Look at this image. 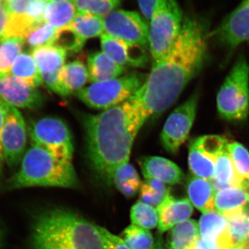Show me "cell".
<instances>
[{"instance_id": "obj_34", "label": "cell", "mask_w": 249, "mask_h": 249, "mask_svg": "<svg viewBox=\"0 0 249 249\" xmlns=\"http://www.w3.org/2000/svg\"><path fill=\"white\" fill-rule=\"evenodd\" d=\"M167 184L157 179L145 180L140 188L141 201L158 207L170 196V190Z\"/></svg>"}, {"instance_id": "obj_6", "label": "cell", "mask_w": 249, "mask_h": 249, "mask_svg": "<svg viewBox=\"0 0 249 249\" xmlns=\"http://www.w3.org/2000/svg\"><path fill=\"white\" fill-rule=\"evenodd\" d=\"M218 112L228 121H242L249 113V66L244 57L236 61L217 97Z\"/></svg>"}, {"instance_id": "obj_31", "label": "cell", "mask_w": 249, "mask_h": 249, "mask_svg": "<svg viewBox=\"0 0 249 249\" xmlns=\"http://www.w3.org/2000/svg\"><path fill=\"white\" fill-rule=\"evenodd\" d=\"M237 180L242 188H249V152L242 144L233 142L228 145Z\"/></svg>"}, {"instance_id": "obj_39", "label": "cell", "mask_w": 249, "mask_h": 249, "mask_svg": "<svg viewBox=\"0 0 249 249\" xmlns=\"http://www.w3.org/2000/svg\"><path fill=\"white\" fill-rule=\"evenodd\" d=\"M102 237L105 249H131L124 243L123 239L108 231L104 228L98 227Z\"/></svg>"}, {"instance_id": "obj_35", "label": "cell", "mask_w": 249, "mask_h": 249, "mask_svg": "<svg viewBox=\"0 0 249 249\" xmlns=\"http://www.w3.org/2000/svg\"><path fill=\"white\" fill-rule=\"evenodd\" d=\"M132 224L150 230L158 226L157 209L139 201L132 206L130 212Z\"/></svg>"}, {"instance_id": "obj_4", "label": "cell", "mask_w": 249, "mask_h": 249, "mask_svg": "<svg viewBox=\"0 0 249 249\" xmlns=\"http://www.w3.org/2000/svg\"><path fill=\"white\" fill-rule=\"evenodd\" d=\"M78 178L71 161L58 160L38 145L31 143L19 169L8 180V190L30 187L76 188Z\"/></svg>"}, {"instance_id": "obj_46", "label": "cell", "mask_w": 249, "mask_h": 249, "mask_svg": "<svg viewBox=\"0 0 249 249\" xmlns=\"http://www.w3.org/2000/svg\"><path fill=\"white\" fill-rule=\"evenodd\" d=\"M150 249H170L169 247H168L163 241L162 240V239L160 237H159L157 240L154 242V245L152 246V247Z\"/></svg>"}, {"instance_id": "obj_28", "label": "cell", "mask_w": 249, "mask_h": 249, "mask_svg": "<svg viewBox=\"0 0 249 249\" xmlns=\"http://www.w3.org/2000/svg\"><path fill=\"white\" fill-rule=\"evenodd\" d=\"M11 73L34 88L43 83L40 70L31 54H19L13 63Z\"/></svg>"}, {"instance_id": "obj_2", "label": "cell", "mask_w": 249, "mask_h": 249, "mask_svg": "<svg viewBox=\"0 0 249 249\" xmlns=\"http://www.w3.org/2000/svg\"><path fill=\"white\" fill-rule=\"evenodd\" d=\"M148 118L134 96L99 114L85 116L90 163L105 181L111 183L116 170L128 163L134 139Z\"/></svg>"}, {"instance_id": "obj_41", "label": "cell", "mask_w": 249, "mask_h": 249, "mask_svg": "<svg viewBox=\"0 0 249 249\" xmlns=\"http://www.w3.org/2000/svg\"><path fill=\"white\" fill-rule=\"evenodd\" d=\"M31 0H4L5 9L9 15L23 14L27 11Z\"/></svg>"}, {"instance_id": "obj_24", "label": "cell", "mask_w": 249, "mask_h": 249, "mask_svg": "<svg viewBox=\"0 0 249 249\" xmlns=\"http://www.w3.org/2000/svg\"><path fill=\"white\" fill-rule=\"evenodd\" d=\"M249 204V190L242 188H227L216 192L214 209L222 215L234 210L247 207Z\"/></svg>"}, {"instance_id": "obj_22", "label": "cell", "mask_w": 249, "mask_h": 249, "mask_svg": "<svg viewBox=\"0 0 249 249\" xmlns=\"http://www.w3.org/2000/svg\"><path fill=\"white\" fill-rule=\"evenodd\" d=\"M78 14L75 0H53L46 6L44 21L55 29L70 25Z\"/></svg>"}, {"instance_id": "obj_23", "label": "cell", "mask_w": 249, "mask_h": 249, "mask_svg": "<svg viewBox=\"0 0 249 249\" xmlns=\"http://www.w3.org/2000/svg\"><path fill=\"white\" fill-rule=\"evenodd\" d=\"M67 52L58 45H49L32 49L34 58L41 75L60 71L65 65Z\"/></svg>"}, {"instance_id": "obj_40", "label": "cell", "mask_w": 249, "mask_h": 249, "mask_svg": "<svg viewBox=\"0 0 249 249\" xmlns=\"http://www.w3.org/2000/svg\"><path fill=\"white\" fill-rule=\"evenodd\" d=\"M47 4V3L39 0H31L26 11V14L35 22H43Z\"/></svg>"}, {"instance_id": "obj_10", "label": "cell", "mask_w": 249, "mask_h": 249, "mask_svg": "<svg viewBox=\"0 0 249 249\" xmlns=\"http://www.w3.org/2000/svg\"><path fill=\"white\" fill-rule=\"evenodd\" d=\"M103 22L104 34L144 48L148 45L149 27L138 13L117 10L103 18Z\"/></svg>"}, {"instance_id": "obj_49", "label": "cell", "mask_w": 249, "mask_h": 249, "mask_svg": "<svg viewBox=\"0 0 249 249\" xmlns=\"http://www.w3.org/2000/svg\"><path fill=\"white\" fill-rule=\"evenodd\" d=\"M39 1H44V2H45V3H47V4H48L49 2H50V1H53V0H39Z\"/></svg>"}, {"instance_id": "obj_42", "label": "cell", "mask_w": 249, "mask_h": 249, "mask_svg": "<svg viewBox=\"0 0 249 249\" xmlns=\"http://www.w3.org/2000/svg\"><path fill=\"white\" fill-rule=\"evenodd\" d=\"M8 107H9V104L5 103L0 98V178L2 176L5 161L4 152H3L2 145H1V132H2L6 114H7Z\"/></svg>"}, {"instance_id": "obj_32", "label": "cell", "mask_w": 249, "mask_h": 249, "mask_svg": "<svg viewBox=\"0 0 249 249\" xmlns=\"http://www.w3.org/2000/svg\"><path fill=\"white\" fill-rule=\"evenodd\" d=\"M24 37H6L0 42V76L11 73L14 60L22 52Z\"/></svg>"}, {"instance_id": "obj_18", "label": "cell", "mask_w": 249, "mask_h": 249, "mask_svg": "<svg viewBox=\"0 0 249 249\" xmlns=\"http://www.w3.org/2000/svg\"><path fill=\"white\" fill-rule=\"evenodd\" d=\"M199 229L201 238L215 242L221 249L232 248L229 223L217 211H210L203 214L199 221Z\"/></svg>"}, {"instance_id": "obj_27", "label": "cell", "mask_w": 249, "mask_h": 249, "mask_svg": "<svg viewBox=\"0 0 249 249\" xmlns=\"http://www.w3.org/2000/svg\"><path fill=\"white\" fill-rule=\"evenodd\" d=\"M199 229L193 219H187L172 229L169 237L170 249H192L199 238Z\"/></svg>"}, {"instance_id": "obj_26", "label": "cell", "mask_w": 249, "mask_h": 249, "mask_svg": "<svg viewBox=\"0 0 249 249\" xmlns=\"http://www.w3.org/2000/svg\"><path fill=\"white\" fill-rule=\"evenodd\" d=\"M63 88L70 93L78 92L89 81V72L84 63L80 60L65 64L60 75Z\"/></svg>"}, {"instance_id": "obj_47", "label": "cell", "mask_w": 249, "mask_h": 249, "mask_svg": "<svg viewBox=\"0 0 249 249\" xmlns=\"http://www.w3.org/2000/svg\"><path fill=\"white\" fill-rule=\"evenodd\" d=\"M4 231H3L2 228L0 226V248H1V246L3 245V243H4Z\"/></svg>"}, {"instance_id": "obj_33", "label": "cell", "mask_w": 249, "mask_h": 249, "mask_svg": "<svg viewBox=\"0 0 249 249\" xmlns=\"http://www.w3.org/2000/svg\"><path fill=\"white\" fill-rule=\"evenodd\" d=\"M58 30L43 22L36 24L24 36V42L31 49L55 45Z\"/></svg>"}, {"instance_id": "obj_13", "label": "cell", "mask_w": 249, "mask_h": 249, "mask_svg": "<svg viewBox=\"0 0 249 249\" xmlns=\"http://www.w3.org/2000/svg\"><path fill=\"white\" fill-rule=\"evenodd\" d=\"M211 37L231 49L249 41V0H243L215 30L210 32Z\"/></svg>"}, {"instance_id": "obj_37", "label": "cell", "mask_w": 249, "mask_h": 249, "mask_svg": "<svg viewBox=\"0 0 249 249\" xmlns=\"http://www.w3.org/2000/svg\"><path fill=\"white\" fill-rule=\"evenodd\" d=\"M121 0H75L78 13L106 17L120 4Z\"/></svg>"}, {"instance_id": "obj_3", "label": "cell", "mask_w": 249, "mask_h": 249, "mask_svg": "<svg viewBox=\"0 0 249 249\" xmlns=\"http://www.w3.org/2000/svg\"><path fill=\"white\" fill-rule=\"evenodd\" d=\"M32 249H105L98 227L64 209L37 214L31 227Z\"/></svg>"}, {"instance_id": "obj_30", "label": "cell", "mask_w": 249, "mask_h": 249, "mask_svg": "<svg viewBox=\"0 0 249 249\" xmlns=\"http://www.w3.org/2000/svg\"><path fill=\"white\" fill-rule=\"evenodd\" d=\"M111 183H114L116 188L127 197L135 196L142 186L137 170L129 163L116 170Z\"/></svg>"}, {"instance_id": "obj_48", "label": "cell", "mask_w": 249, "mask_h": 249, "mask_svg": "<svg viewBox=\"0 0 249 249\" xmlns=\"http://www.w3.org/2000/svg\"><path fill=\"white\" fill-rule=\"evenodd\" d=\"M230 249H249V243L243 245L236 246V247H232Z\"/></svg>"}, {"instance_id": "obj_50", "label": "cell", "mask_w": 249, "mask_h": 249, "mask_svg": "<svg viewBox=\"0 0 249 249\" xmlns=\"http://www.w3.org/2000/svg\"><path fill=\"white\" fill-rule=\"evenodd\" d=\"M4 1V0H0V4H1V3H2V2H1V1Z\"/></svg>"}, {"instance_id": "obj_38", "label": "cell", "mask_w": 249, "mask_h": 249, "mask_svg": "<svg viewBox=\"0 0 249 249\" xmlns=\"http://www.w3.org/2000/svg\"><path fill=\"white\" fill-rule=\"evenodd\" d=\"M57 30L58 35L55 45L62 47L67 52H78L81 50L85 45V41L78 36L70 24Z\"/></svg>"}, {"instance_id": "obj_15", "label": "cell", "mask_w": 249, "mask_h": 249, "mask_svg": "<svg viewBox=\"0 0 249 249\" xmlns=\"http://www.w3.org/2000/svg\"><path fill=\"white\" fill-rule=\"evenodd\" d=\"M102 52L121 66L142 67L147 62L145 49L124 41L114 38L107 34L101 36Z\"/></svg>"}, {"instance_id": "obj_9", "label": "cell", "mask_w": 249, "mask_h": 249, "mask_svg": "<svg viewBox=\"0 0 249 249\" xmlns=\"http://www.w3.org/2000/svg\"><path fill=\"white\" fill-rule=\"evenodd\" d=\"M198 94L193 95L178 106L165 121L160 142L167 152L176 154L189 136L197 110Z\"/></svg>"}, {"instance_id": "obj_8", "label": "cell", "mask_w": 249, "mask_h": 249, "mask_svg": "<svg viewBox=\"0 0 249 249\" xmlns=\"http://www.w3.org/2000/svg\"><path fill=\"white\" fill-rule=\"evenodd\" d=\"M33 143L58 160L71 161L73 145L70 129L61 119L45 117L31 123L29 128Z\"/></svg>"}, {"instance_id": "obj_44", "label": "cell", "mask_w": 249, "mask_h": 249, "mask_svg": "<svg viewBox=\"0 0 249 249\" xmlns=\"http://www.w3.org/2000/svg\"><path fill=\"white\" fill-rule=\"evenodd\" d=\"M9 15L5 9L3 2L0 4V42L6 38Z\"/></svg>"}, {"instance_id": "obj_25", "label": "cell", "mask_w": 249, "mask_h": 249, "mask_svg": "<svg viewBox=\"0 0 249 249\" xmlns=\"http://www.w3.org/2000/svg\"><path fill=\"white\" fill-rule=\"evenodd\" d=\"M222 216L229 223L232 247L249 243V209L245 207L234 210Z\"/></svg>"}, {"instance_id": "obj_12", "label": "cell", "mask_w": 249, "mask_h": 249, "mask_svg": "<svg viewBox=\"0 0 249 249\" xmlns=\"http://www.w3.org/2000/svg\"><path fill=\"white\" fill-rule=\"evenodd\" d=\"M203 138L205 150L214 162L212 183L216 192L227 188H241L228 148L227 139L219 135L203 136Z\"/></svg>"}, {"instance_id": "obj_1", "label": "cell", "mask_w": 249, "mask_h": 249, "mask_svg": "<svg viewBox=\"0 0 249 249\" xmlns=\"http://www.w3.org/2000/svg\"><path fill=\"white\" fill-rule=\"evenodd\" d=\"M209 33L206 23L185 16L176 42L164 56L153 62L151 72L134 95L149 117L168 109L204 67Z\"/></svg>"}, {"instance_id": "obj_21", "label": "cell", "mask_w": 249, "mask_h": 249, "mask_svg": "<svg viewBox=\"0 0 249 249\" xmlns=\"http://www.w3.org/2000/svg\"><path fill=\"white\" fill-rule=\"evenodd\" d=\"M187 188L189 200L196 209L204 213L214 211L216 191L212 181L193 175Z\"/></svg>"}, {"instance_id": "obj_45", "label": "cell", "mask_w": 249, "mask_h": 249, "mask_svg": "<svg viewBox=\"0 0 249 249\" xmlns=\"http://www.w3.org/2000/svg\"><path fill=\"white\" fill-rule=\"evenodd\" d=\"M192 249H221L215 242L204 240L199 236Z\"/></svg>"}, {"instance_id": "obj_20", "label": "cell", "mask_w": 249, "mask_h": 249, "mask_svg": "<svg viewBox=\"0 0 249 249\" xmlns=\"http://www.w3.org/2000/svg\"><path fill=\"white\" fill-rule=\"evenodd\" d=\"M89 81L99 83L121 76L125 71V67L118 65L106 53L96 52L89 55L88 59Z\"/></svg>"}, {"instance_id": "obj_14", "label": "cell", "mask_w": 249, "mask_h": 249, "mask_svg": "<svg viewBox=\"0 0 249 249\" xmlns=\"http://www.w3.org/2000/svg\"><path fill=\"white\" fill-rule=\"evenodd\" d=\"M0 98L15 107L28 109L39 107L43 103L38 90L11 73L0 76Z\"/></svg>"}, {"instance_id": "obj_17", "label": "cell", "mask_w": 249, "mask_h": 249, "mask_svg": "<svg viewBox=\"0 0 249 249\" xmlns=\"http://www.w3.org/2000/svg\"><path fill=\"white\" fill-rule=\"evenodd\" d=\"M158 230L160 233L168 231L179 223L184 222L193 213V206L187 199H175L169 196L157 207Z\"/></svg>"}, {"instance_id": "obj_36", "label": "cell", "mask_w": 249, "mask_h": 249, "mask_svg": "<svg viewBox=\"0 0 249 249\" xmlns=\"http://www.w3.org/2000/svg\"><path fill=\"white\" fill-rule=\"evenodd\" d=\"M124 241L131 249H150L154 245L151 232L138 226H129L124 231Z\"/></svg>"}, {"instance_id": "obj_43", "label": "cell", "mask_w": 249, "mask_h": 249, "mask_svg": "<svg viewBox=\"0 0 249 249\" xmlns=\"http://www.w3.org/2000/svg\"><path fill=\"white\" fill-rule=\"evenodd\" d=\"M160 0H137L139 9L147 20H150L156 6Z\"/></svg>"}, {"instance_id": "obj_7", "label": "cell", "mask_w": 249, "mask_h": 249, "mask_svg": "<svg viewBox=\"0 0 249 249\" xmlns=\"http://www.w3.org/2000/svg\"><path fill=\"white\" fill-rule=\"evenodd\" d=\"M146 78V75L132 72L114 79L93 83L76 94L88 107L106 110L132 98Z\"/></svg>"}, {"instance_id": "obj_11", "label": "cell", "mask_w": 249, "mask_h": 249, "mask_svg": "<svg viewBox=\"0 0 249 249\" xmlns=\"http://www.w3.org/2000/svg\"><path fill=\"white\" fill-rule=\"evenodd\" d=\"M27 127L17 108L9 105L2 132L1 145L4 160L11 168L22 161L27 147Z\"/></svg>"}, {"instance_id": "obj_19", "label": "cell", "mask_w": 249, "mask_h": 249, "mask_svg": "<svg viewBox=\"0 0 249 249\" xmlns=\"http://www.w3.org/2000/svg\"><path fill=\"white\" fill-rule=\"evenodd\" d=\"M188 165L195 176L212 181L214 175V162L205 150L203 136L193 139L189 145Z\"/></svg>"}, {"instance_id": "obj_16", "label": "cell", "mask_w": 249, "mask_h": 249, "mask_svg": "<svg viewBox=\"0 0 249 249\" xmlns=\"http://www.w3.org/2000/svg\"><path fill=\"white\" fill-rule=\"evenodd\" d=\"M139 164L146 179L152 178L165 184L175 185L181 182L184 177L178 165L163 157H142Z\"/></svg>"}, {"instance_id": "obj_29", "label": "cell", "mask_w": 249, "mask_h": 249, "mask_svg": "<svg viewBox=\"0 0 249 249\" xmlns=\"http://www.w3.org/2000/svg\"><path fill=\"white\" fill-rule=\"evenodd\" d=\"M70 25L84 41L105 33L103 18L96 15L78 12Z\"/></svg>"}, {"instance_id": "obj_5", "label": "cell", "mask_w": 249, "mask_h": 249, "mask_svg": "<svg viewBox=\"0 0 249 249\" xmlns=\"http://www.w3.org/2000/svg\"><path fill=\"white\" fill-rule=\"evenodd\" d=\"M184 14L176 0H160L149 27L148 45L153 62L169 52L182 29Z\"/></svg>"}]
</instances>
